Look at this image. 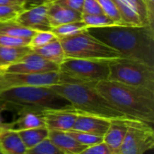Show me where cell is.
Returning <instances> with one entry per match:
<instances>
[{
    "label": "cell",
    "instance_id": "836d02e7",
    "mask_svg": "<svg viewBox=\"0 0 154 154\" xmlns=\"http://www.w3.org/2000/svg\"><path fill=\"white\" fill-rule=\"evenodd\" d=\"M53 3L82 14L84 0H55Z\"/></svg>",
    "mask_w": 154,
    "mask_h": 154
},
{
    "label": "cell",
    "instance_id": "ba28073f",
    "mask_svg": "<svg viewBox=\"0 0 154 154\" xmlns=\"http://www.w3.org/2000/svg\"><path fill=\"white\" fill-rule=\"evenodd\" d=\"M126 134L118 154H144L154 146L152 125L143 121L126 119Z\"/></svg>",
    "mask_w": 154,
    "mask_h": 154
},
{
    "label": "cell",
    "instance_id": "d6986e66",
    "mask_svg": "<svg viewBox=\"0 0 154 154\" xmlns=\"http://www.w3.org/2000/svg\"><path fill=\"white\" fill-rule=\"evenodd\" d=\"M32 51L58 66H60L66 59L63 47L59 39H56L42 47L32 49Z\"/></svg>",
    "mask_w": 154,
    "mask_h": 154
},
{
    "label": "cell",
    "instance_id": "e0dca14e",
    "mask_svg": "<svg viewBox=\"0 0 154 154\" xmlns=\"http://www.w3.org/2000/svg\"><path fill=\"white\" fill-rule=\"evenodd\" d=\"M48 139L63 154H80L87 148L66 132L49 131Z\"/></svg>",
    "mask_w": 154,
    "mask_h": 154
},
{
    "label": "cell",
    "instance_id": "f1b7e54d",
    "mask_svg": "<svg viewBox=\"0 0 154 154\" xmlns=\"http://www.w3.org/2000/svg\"><path fill=\"white\" fill-rule=\"evenodd\" d=\"M25 154H63L49 139H46L36 146L27 149Z\"/></svg>",
    "mask_w": 154,
    "mask_h": 154
},
{
    "label": "cell",
    "instance_id": "6da1fadb",
    "mask_svg": "<svg viewBox=\"0 0 154 154\" xmlns=\"http://www.w3.org/2000/svg\"><path fill=\"white\" fill-rule=\"evenodd\" d=\"M95 38L118 51L122 58L154 68V28L150 25L88 27Z\"/></svg>",
    "mask_w": 154,
    "mask_h": 154
},
{
    "label": "cell",
    "instance_id": "484cf974",
    "mask_svg": "<svg viewBox=\"0 0 154 154\" xmlns=\"http://www.w3.org/2000/svg\"><path fill=\"white\" fill-rule=\"evenodd\" d=\"M68 133V134H69L74 140H76L78 143H79L80 144L88 147L99 143L103 142V137L101 136H97V135H93L88 133H84V132H79V131H75V130H70Z\"/></svg>",
    "mask_w": 154,
    "mask_h": 154
},
{
    "label": "cell",
    "instance_id": "603a6c76",
    "mask_svg": "<svg viewBox=\"0 0 154 154\" xmlns=\"http://www.w3.org/2000/svg\"><path fill=\"white\" fill-rule=\"evenodd\" d=\"M87 29H88V26L83 21H78V22L64 23L60 26L51 28V32L58 39H62V38L73 36L80 32H83L87 31Z\"/></svg>",
    "mask_w": 154,
    "mask_h": 154
},
{
    "label": "cell",
    "instance_id": "4fadbf2b",
    "mask_svg": "<svg viewBox=\"0 0 154 154\" xmlns=\"http://www.w3.org/2000/svg\"><path fill=\"white\" fill-rule=\"evenodd\" d=\"M110 123L111 120L106 118L78 113L72 130L103 137L106 133Z\"/></svg>",
    "mask_w": 154,
    "mask_h": 154
},
{
    "label": "cell",
    "instance_id": "d590c367",
    "mask_svg": "<svg viewBox=\"0 0 154 154\" xmlns=\"http://www.w3.org/2000/svg\"><path fill=\"white\" fill-rule=\"evenodd\" d=\"M144 1L147 6L151 25L154 27V0H144Z\"/></svg>",
    "mask_w": 154,
    "mask_h": 154
},
{
    "label": "cell",
    "instance_id": "1f68e13d",
    "mask_svg": "<svg viewBox=\"0 0 154 154\" xmlns=\"http://www.w3.org/2000/svg\"><path fill=\"white\" fill-rule=\"evenodd\" d=\"M104 14L97 0H84L82 14Z\"/></svg>",
    "mask_w": 154,
    "mask_h": 154
},
{
    "label": "cell",
    "instance_id": "7402d4cb",
    "mask_svg": "<svg viewBox=\"0 0 154 154\" xmlns=\"http://www.w3.org/2000/svg\"><path fill=\"white\" fill-rule=\"evenodd\" d=\"M23 144L27 149H31L42 141L48 139L49 130L46 127H39L17 132Z\"/></svg>",
    "mask_w": 154,
    "mask_h": 154
},
{
    "label": "cell",
    "instance_id": "30bf717a",
    "mask_svg": "<svg viewBox=\"0 0 154 154\" xmlns=\"http://www.w3.org/2000/svg\"><path fill=\"white\" fill-rule=\"evenodd\" d=\"M59 70L60 66L45 60L33 51L23 57L16 63L12 64L3 69L4 72L21 74H42L57 72Z\"/></svg>",
    "mask_w": 154,
    "mask_h": 154
},
{
    "label": "cell",
    "instance_id": "f546056e",
    "mask_svg": "<svg viewBox=\"0 0 154 154\" xmlns=\"http://www.w3.org/2000/svg\"><path fill=\"white\" fill-rule=\"evenodd\" d=\"M31 39L25 38H17L12 36L0 35V46L5 47H23L29 46Z\"/></svg>",
    "mask_w": 154,
    "mask_h": 154
},
{
    "label": "cell",
    "instance_id": "60d3db41",
    "mask_svg": "<svg viewBox=\"0 0 154 154\" xmlns=\"http://www.w3.org/2000/svg\"><path fill=\"white\" fill-rule=\"evenodd\" d=\"M2 71H3V70H2V69H0V74L2 73Z\"/></svg>",
    "mask_w": 154,
    "mask_h": 154
},
{
    "label": "cell",
    "instance_id": "cb8c5ba5",
    "mask_svg": "<svg viewBox=\"0 0 154 154\" xmlns=\"http://www.w3.org/2000/svg\"><path fill=\"white\" fill-rule=\"evenodd\" d=\"M82 21L88 27H106L118 25L115 21L105 14H82Z\"/></svg>",
    "mask_w": 154,
    "mask_h": 154
},
{
    "label": "cell",
    "instance_id": "9c48e42d",
    "mask_svg": "<svg viewBox=\"0 0 154 154\" xmlns=\"http://www.w3.org/2000/svg\"><path fill=\"white\" fill-rule=\"evenodd\" d=\"M61 83L60 71L42 74H21L4 72L0 74V93L19 87H50Z\"/></svg>",
    "mask_w": 154,
    "mask_h": 154
},
{
    "label": "cell",
    "instance_id": "277c9868",
    "mask_svg": "<svg viewBox=\"0 0 154 154\" xmlns=\"http://www.w3.org/2000/svg\"><path fill=\"white\" fill-rule=\"evenodd\" d=\"M0 100L5 105V110L10 109L17 113L33 111L42 114L48 110L73 108L50 87L13 88L0 93Z\"/></svg>",
    "mask_w": 154,
    "mask_h": 154
},
{
    "label": "cell",
    "instance_id": "5bb4252c",
    "mask_svg": "<svg viewBox=\"0 0 154 154\" xmlns=\"http://www.w3.org/2000/svg\"><path fill=\"white\" fill-rule=\"evenodd\" d=\"M18 117L10 123H3L2 130H11L14 132L45 127L44 119L41 113L33 111H21Z\"/></svg>",
    "mask_w": 154,
    "mask_h": 154
},
{
    "label": "cell",
    "instance_id": "ab89813d",
    "mask_svg": "<svg viewBox=\"0 0 154 154\" xmlns=\"http://www.w3.org/2000/svg\"><path fill=\"white\" fill-rule=\"evenodd\" d=\"M0 154H4V153H3V152H2L1 150H0Z\"/></svg>",
    "mask_w": 154,
    "mask_h": 154
},
{
    "label": "cell",
    "instance_id": "8d00e7d4",
    "mask_svg": "<svg viewBox=\"0 0 154 154\" xmlns=\"http://www.w3.org/2000/svg\"><path fill=\"white\" fill-rule=\"evenodd\" d=\"M0 5H10V6H15V5H21L18 2L15 0H0ZM22 6V5H21Z\"/></svg>",
    "mask_w": 154,
    "mask_h": 154
},
{
    "label": "cell",
    "instance_id": "4dcf8cb0",
    "mask_svg": "<svg viewBox=\"0 0 154 154\" xmlns=\"http://www.w3.org/2000/svg\"><path fill=\"white\" fill-rule=\"evenodd\" d=\"M23 10L21 5H0V22L14 19Z\"/></svg>",
    "mask_w": 154,
    "mask_h": 154
},
{
    "label": "cell",
    "instance_id": "f35d334b",
    "mask_svg": "<svg viewBox=\"0 0 154 154\" xmlns=\"http://www.w3.org/2000/svg\"><path fill=\"white\" fill-rule=\"evenodd\" d=\"M16 2H18L21 5H23V2H24V0H15Z\"/></svg>",
    "mask_w": 154,
    "mask_h": 154
},
{
    "label": "cell",
    "instance_id": "44dd1931",
    "mask_svg": "<svg viewBox=\"0 0 154 154\" xmlns=\"http://www.w3.org/2000/svg\"><path fill=\"white\" fill-rule=\"evenodd\" d=\"M35 32V31L22 26L14 19L0 22V35L31 39Z\"/></svg>",
    "mask_w": 154,
    "mask_h": 154
},
{
    "label": "cell",
    "instance_id": "ac0fdd59",
    "mask_svg": "<svg viewBox=\"0 0 154 154\" xmlns=\"http://www.w3.org/2000/svg\"><path fill=\"white\" fill-rule=\"evenodd\" d=\"M0 150L4 154H25L27 148L17 132L0 131Z\"/></svg>",
    "mask_w": 154,
    "mask_h": 154
},
{
    "label": "cell",
    "instance_id": "ffe728a7",
    "mask_svg": "<svg viewBox=\"0 0 154 154\" xmlns=\"http://www.w3.org/2000/svg\"><path fill=\"white\" fill-rule=\"evenodd\" d=\"M29 46L5 47L0 46V69H5L8 66L16 63L23 57L32 52Z\"/></svg>",
    "mask_w": 154,
    "mask_h": 154
},
{
    "label": "cell",
    "instance_id": "e575fe53",
    "mask_svg": "<svg viewBox=\"0 0 154 154\" xmlns=\"http://www.w3.org/2000/svg\"><path fill=\"white\" fill-rule=\"evenodd\" d=\"M53 1H55V0H24L22 7L23 10H26V9H30L32 7L50 4V3H52Z\"/></svg>",
    "mask_w": 154,
    "mask_h": 154
},
{
    "label": "cell",
    "instance_id": "5b68a950",
    "mask_svg": "<svg viewBox=\"0 0 154 154\" xmlns=\"http://www.w3.org/2000/svg\"><path fill=\"white\" fill-rule=\"evenodd\" d=\"M59 40L66 58L96 60H113L122 58L118 51L95 38L88 31Z\"/></svg>",
    "mask_w": 154,
    "mask_h": 154
},
{
    "label": "cell",
    "instance_id": "8992f818",
    "mask_svg": "<svg viewBox=\"0 0 154 154\" xmlns=\"http://www.w3.org/2000/svg\"><path fill=\"white\" fill-rule=\"evenodd\" d=\"M108 80L154 92V68L145 63L119 58L109 61Z\"/></svg>",
    "mask_w": 154,
    "mask_h": 154
},
{
    "label": "cell",
    "instance_id": "d6a6232c",
    "mask_svg": "<svg viewBox=\"0 0 154 154\" xmlns=\"http://www.w3.org/2000/svg\"><path fill=\"white\" fill-rule=\"evenodd\" d=\"M80 154H114V152L104 142H102L87 147Z\"/></svg>",
    "mask_w": 154,
    "mask_h": 154
},
{
    "label": "cell",
    "instance_id": "7c38bea8",
    "mask_svg": "<svg viewBox=\"0 0 154 154\" xmlns=\"http://www.w3.org/2000/svg\"><path fill=\"white\" fill-rule=\"evenodd\" d=\"M45 127L49 131L69 132L72 130L78 112L73 108L48 110L42 113Z\"/></svg>",
    "mask_w": 154,
    "mask_h": 154
},
{
    "label": "cell",
    "instance_id": "83f0119b",
    "mask_svg": "<svg viewBox=\"0 0 154 154\" xmlns=\"http://www.w3.org/2000/svg\"><path fill=\"white\" fill-rule=\"evenodd\" d=\"M105 14L115 21L118 25H123L120 14L113 0H97Z\"/></svg>",
    "mask_w": 154,
    "mask_h": 154
},
{
    "label": "cell",
    "instance_id": "8fae6325",
    "mask_svg": "<svg viewBox=\"0 0 154 154\" xmlns=\"http://www.w3.org/2000/svg\"><path fill=\"white\" fill-rule=\"evenodd\" d=\"M49 4L32 7L30 9L23 10L14 20L22 26L28 28L35 32H46L51 31L47 10Z\"/></svg>",
    "mask_w": 154,
    "mask_h": 154
},
{
    "label": "cell",
    "instance_id": "2e32d148",
    "mask_svg": "<svg viewBox=\"0 0 154 154\" xmlns=\"http://www.w3.org/2000/svg\"><path fill=\"white\" fill-rule=\"evenodd\" d=\"M126 119L111 120L110 125L103 136V142L109 147L114 154H118L126 134Z\"/></svg>",
    "mask_w": 154,
    "mask_h": 154
},
{
    "label": "cell",
    "instance_id": "9a60e30c",
    "mask_svg": "<svg viewBox=\"0 0 154 154\" xmlns=\"http://www.w3.org/2000/svg\"><path fill=\"white\" fill-rule=\"evenodd\" d=\"M47 16L51 28L68 23L82 21V14L59 5L53 2L50 3L48 5Z\"/></svg>",
    "mask_w": 154,
    "mask_h": 154
},
{
    "label": "cell",
    "instance_id": "52a82bcc",
    "mask_svg": "<svg viewBox=\"0 0 154 154\" xmlns=\"http://www.w3.org/2000/svg\"><path fill=\"white\" fill-rule=\"evenodd\" d=\"M109 61L66 58L60 65V72L67 76L71 83H81L95 87L108 80Z\"/></svg>",
    "mask_w": 154,
    "mask_h": 154
},
{
    "label": "cell",
    "instance_id": "74e56055",
    "mask_svg": "<svg viewBox=\"0 0 154 154\" xmlns=\"http://www.w3.org/2000/svg\"><path fill=\"white\" fill-rule=\"evenodd\" d=\"M5 110V105L4 102L0 100V131L2 130V125H3V120H2V113Z\"/></svg>",
    "mask_w": 154,
    "mask_h": 154
},
{
    "label": "cell",
    "instance_id": "4316f807",
    "mask_svg": "<svg viewBox=\"0 0 154 154\" xmlns=\"http://www.w3.org/2000/svg\"><path fill=\"white\" fill-rule=\"evenodd\" d=\"M58 39L51 31H46V32H36L32 37L30 40L29 47L31 49H35V48H40L42 47L49 42Z\"/></svg>",
    "mask_w": 154,
    "mask_h": 154
},
{
    "label": "cell",
    "instance_id": "d4e9b609",
    "mask_svg": "<svg viewBox=\"0 0 154 154\" xmlns=\"http://www.w3.org/2000/svg\"><path fill=\"white\" fill-rule=\"evenodd\" d=\"M123 1L135 12V14L139 16L143 25H150L151 27H152L150 23L149 14L144 0H123Z\"/></svg>",
    "mask_w": 154,
    "mask_h": 154
},
{
    "label": "cell",
    "instance_id": "3957f363",
    "mask_svg": "<svg viewBox=\"0 0 154 154\" xmlns=\"http://www.w3.org/2000/svg\"><path fill=\"white\" fill-rule=\"evenodd\" d=\"M50 88L64 97L78 113L109 120L128 119L114 107L93 86L81 83H61Z\"/></svg>",
    "mask_w": 154,
    "mask_h": 154
},
{
    "label": "cell",
    "instance_id": "7a4b0ae2",
    "mask_svg": "<svg viewBox=\"0 0 154 154\" xmlns=\"http://www.w3.org/2000/svg\"><path fill=\"white\" fill-rule=\"evenodd\" d=\"M95 88L128 119L154 123V92L121 83L106 80Z\"/></svg>",
    "mask_w": 154,
    "mask_h": 154
}]
</instances>
